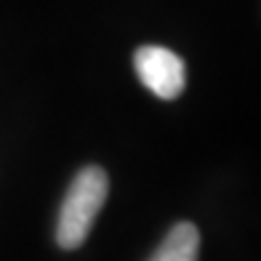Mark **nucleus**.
I'll use <instances>...</instances> for the list:
<instances>
[{
    "instance_id": "f03ea898",
    "label": "nucleus",
    "mask_w": 261,
    "mask_h": 261,
    "mask_svg": "<svg viewBox=\"0 0 261 261\" xmlns=\"http://www.w3.org/2000/svg\"><path fill=\"white\" fill-rule=\"evenodd\" d=\"M136 75L158 99H176L184 91L187 69L173 51L163 45H141L134 56Z\"/></svg>"
},
{
    "instance_id": "7ed1b4c3",
    "label": "nucleus",
    "mask_w": 261,
    "mask_h": 261,
    "mask_svg": "<svg viewBox=\"0 0 261 261\" xmlns=\"http://www.w3.org/2000/svg\"><path fill=\"white\" fill-rule=\"evenodd\" d=\"M200 253V232L195 224L179 221L176 227L163 237L158 251L149 256V261H197Z\"/></svg>"
},
{
    "instance_id": "f257e3e1",
    "label": "nucleus",
    "mask_w": 261,
    "mask_h": 261,
    "mask_svg": "<svg viewBox=\"0 0 261 261\" xmlns=\"http://www.w3.org/2000/svg\"><path fill=\"white\" fill-rule=\"evenodd\" d=\"M107 192H110V179L99 165H88L72 179L56 221V243L64 251H75L86 243L99 211L104 208Z\"/></svg>"
}]
</instances>
